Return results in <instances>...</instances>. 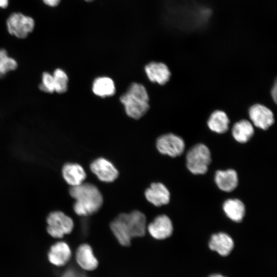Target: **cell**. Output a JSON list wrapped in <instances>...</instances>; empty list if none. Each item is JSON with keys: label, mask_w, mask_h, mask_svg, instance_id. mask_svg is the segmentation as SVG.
Returning a JSON list of instances; mask_svg holds the SVG:
<instances>
[{"label": "cell", "mask_w": 277, "mask_h": 277, "mask_svg": "<svg viewBox=\"0 0 277 277\" xmlns=\"http://www.w3.org/2000/svg\"><path fill=\"white\" fill-rule=\"evenodd\" d=\"M71 256V249L64 242H58L53 245L48 254L50 262L56 266H62L66 264Z\"/></svg>", "instance_id": "14"}, {"label": "cell", "mask_w": 277, "mask_h": 277, "mask_svg": "<svg viewBox=\"0 0 277 277\" xmlns=\"http://www.w3.org/2000/svg\"><path fill=\"white\" fill-rule=\"evenodd\" d=\"M209 277H225L222 275L219 274H214L210 275Z\"/></svg>", "instance_id": "29"}, {"label": "cell", "mask_w": 277, "mask_h": 277, "mask_svg": "<svg viewBox=\"0 0 277 277\" xmlns=\"http://www.w3.org/2000/svg\"><path fill=\"white\" fill-rule=\"evenodd\" d=\"M93 93L100 97L113 95L115 92L113 81L108 77L103 76L96 78L92 84Z\"/></svg>", "instance_id": "21"}, {"label": "cell", "mask_w": 277, "mask_h": 277, "mask_svg": "<svg viewBox=\"0 0 277 277\" xmlns=\"http://www.w3.org/2000/svg\"><path fill=\"white\" fill-rule=\"evenodd\" d=\"M150 234L155 239L164 240L171 236L173 232L171 221L166 215L156 216L147 227Z\"/></svg>", "instance_id": "10"}, {"label": "cell", "mask_w": 277, "mask_h": 277, "mask_svg": "<svg viewBox=\"0 0 277 277\" xmlns=\"http://www.w3.org/2000/svg\"><path fill=\"white\" fill-rule=\"evenodd\" d=\"M211 161L210 151L203 144L193 146L186 154L187 167L194 174L206 173Z\"/></svg>", "instance_id": "4"}, {"label": "cell", "mask_w": 277, "mask_h": 277, "mask_svg": "<svg viewBox=\"0 0 277 277\" xmlns=\"http://www.w3.org/2000/svg\"><path fill=\"white\" fill-rule=\"evenodd\" d=\"M149 80L160 85L165 84L170 79L171 72L167 66L161 62H152L145 67Z\"/></svg>", "instance_id": "13"}, {"label": "cell", "mask_w": 277, "mask_h": 277, "mask_svg": "<svg viewBox=\"0 0 277 277\" xmlns=\"http://www.w3.org/2000/svg\"><path fill=\"white\" fill-rule=\"evenodd\" d=\"M83 1L86 3H91L94 1L95 0H83Z\"/></svg>", "instance_id": "30"}, {"label": "cell", "mask_w": 277, "mask_h": 277, "mask_svg": "<svg viewBox=\"0 0 277 277\" xmlns=\"http://www.w3.org/2000/svg\"><path fill=\"white\" fill-rule=\"evenodd\" d=\"M277 86H276V82H275L274 84L271 89V94L272 96V97L274 101V102L276 103V89Z\"/></svg>", "instance_id": "27"}, {"label": "cell", "mask_w": 277, "mask_h": 277, "mask_svg": "<svg viewBox=\"0 0 277 277\" xmlns=\"http://www.w3.org/2000/svg\"><path fill=\"white\" fill-rule=\"evenodd\" d=\"M61 277H88L83 271L74 268H69L64 272Z\"/></svg>", "instance_id": "25"}, {"label": "cell", "mask_w": 277, "mask_h": 277, "mask_svg": "<svg viewBox=\"0 0 277 277\" xmlns=\"http://www.w3.org/2000/svg\"><path fill=\"white\" fill-rule=\"evenodd\" d=\"M146 217L141 211L121 213L110 223L111 230L120 244L124 246L130 244L135 237L143 236L146 228Z\"/></svg>", "instance_id": "1"}, {"label": "cell", "mask_w": 277, "mask_h": 277, "mask_svg": "<svg viewBox=\"0 0 277 277\" xmlns=\"http://www.w3.org/2000/svg\"><path fill=\"white\" fill-rule=\"evenodd\" d=\"M249 116L255 126L266 130L274 122L271 110L264 105L256 104L249 109Z\"/></svg>", "instance_id": "8"}, {"label": "cell", "mask_w": 277, "mask_h": 277, "mask_svg": "<svg viewBox=\"0 0 277 277\" xmlns=\"http://www.w3.org/2000/svg\"><path fill=\"white\" fill-rule=\"evenodd\" d=\"M145 195L148 202L159 207L167 204L170 201V194L167 187L162 183H153L147 188Z\"/></svg>", "instance_id": "12"}, {"label": "cell", "mask_w": 277, "mask_h": 277, "mask_svg": "<svg viewBox=\"0 0 277 277\" xmlns=\"http://www.w3.org/2000/svg\"><path fill=\"white\" fill-rule=\"evenodd\" d=\"M75 260L80 267L85 271H92L98 264L91 247L87 244H83L77 248Z\"/></svg>", "instance_id": "11"}, {"label": "cell", "mask_w": 277, "mask_h": 277, "mask_svg": "<svg viewBox=\"0 0 277 277\" xmlns=\"http://www.w3.org/2000/svg\"><path fill=\"white\" fill-rule=\"evenodd\" d=\"M215 182L220 189L231 192L236 188L238 184L237 173L233 169L218 170L215 173Z\"/></svg>", "instance_id": "16"}, {"label": "cell", "mask_w": 277, "mask_h": 277, "mask_svg": "<svg viewBox=\"0 0 277 277\" xmlns=\"http://www.w3.org/2000/svg\"><path fill=\"white\" fill-rule=\"evenodd\" d=\"M62 174L65 181L71 186L80 185L86 177L83 168L75 163L65 164L62 169Z\"/></svg>", "instance_id": "17"}, {"label": "cell", "mask_w": 277, "mask_h": 277, "mask_svg": "<svg viewBox=\"0 0 277 277\" xmlns=\"http://www.w3.org/2000/svg\"><path fill=\"white\" fill-rule=\"evenodd\" d=\"M233 247L234 242L232 239L224 232L213 234L209 242L210 249L222 256L229 255Z\"/></svg>", "instance_id": "15"}, {"label": "cell", "mask_w": 277, "mask_h": 277, "mask_svg": "<svg viewBox=\"0 0 277 277\" xmlns=\"http://www.w3.org/2000/svg\"><path fill=\"white\" fill-rule=\"evenodd\" d=\"M254 130L252 124L246 120L235 123L232 128V134L238 142L245 143L253 135Z\"/></svg>", "instance_id": "19"}, {"label": "cell", "mask_w": 277, "mask_h": 277, "mask_svg": "<svg viewBox=\"0 0 277 277\" xmlns=\"http://www.w3.org/2000/svg\"><path fill=\"white\" fill-rule=\"evenodd\" d=\"M44 3L51 7H55L58 5L61 0H43Z\"/></svg>", "instance_id": "26"}, {"label": "cell", "mask_w": 277, "mask_h": 277, "mask_svg": "<svg viewBox=\"0 0 277 277\" xmlns=\"http://www.w3.org/2000/svg\"><path fill=\"white\" fill-rule=\"evenodd\" d=\"M70 195L75 200L73 205L74 212L81 216H88L96 213L101 207L103 199L98 188L93 184L83 183L72 186Z\"/></svg>", "instance_id": "2"}, {"label": "cell", "mask_w": 277, "mask_h": 277, "mask_svg": "<svg viewBox=\"0 0 277 277\" xmlns=\"http://www.w3.org/2000/svg\"><path fill=\"white\" fill-rule=\"evenodd\" d=\"M47 222L48 233L56 238H61L65 234L70 233L74 226L72 220L61 211H54L50 213Z\"/></svg>", "instance_id": "5"}, {"label": "cell", "mask_w": 277, "mask_h": 277, "mask_svg": "<svg viewBox=\"0 0 277 277\" xmlns=\"http://www.w3.org/2000/svg\"><path fill=\"white\" fill-rule=\"evenodd\" d=\"M156 146L160 153L173 157L181 155L185 147L183 138L172 133L160 136L156 140Z\"/></svg>", "instance_id": "7"}, {"label": "cell", "mask_w": 277, "mask_h": 277, "mask_svg": "<svg viewBox=\"0 0 277 277\" xmlns=\"http://www.w3.org/2000/svg\"><path fill=\"white\" fill-rule=\"evenodd\" d=\"M91 171L101 181L112 182L118 175V172L114 165L108 160L100 157L90 164Z\"/></svg>", "instance_id": "9"}, {"label": "cell", "mask_w": 277, "mask_h": 277, "mask_svg": "<svg viewBox=\"0 0 277 277\" xmlns=\"http://www.w3.org/2000/svg\"><path fill=\"white\" fill-rule=\"evenodd\" d=\"M7 26L10 34L24 38L33 30L34 21L31 17L21 13H14L8 18Z\"/></svg>", "instance_id": "6"}, {"label": "cell", "mask_w": 277, "mask_h": 277, "mask_svg": "<svg viewBox=\"0 0 277 277\" xmlns=\"http://www.w3.org/2000/svg\"><path fill=\"white\" fill-rule=\"evenodd\" d=\"M229 119L222 110H215L210 115L207 121L209 128L217 133L226 132L229 129Z\"/></svg>", "instance_id": "20"}, {"label": "cell", "mask_w": 277, "mask_h": 277, "mask_svg": "<svg viewBox=\"0 0 277 277\" xmlns=\"http://www.w3.org/2000/svg\"><path fill=\"white\" fill-rule=\"evenodd\" d=\"M8 5V0H0V8H6Z\"/></svg>", "instance_id": "28"}, {"label": "cell", "mask_w": 277, "mask_h": 277, "mask_svg": "<svg viewBox=\"0 0 277 277\" xmlns=\"http://www.w3.org/2000/svg\"><path fill=\"white\" fill-rule=\"evenodd\" d=\"M54 91L58 93H63L68 89V77L64 70L61 68L56 69L52 73Z\"/></svg>", "instance_id": "23"}, {"label": "cell", "mask_w": 277, "mask_h": 277, "mask_svg": "<svg viewBox=\"0 0 277 277\" xmlns=\"http://www.w3.org/2000/svg\"><path fill=\"white\" fill-rule=\"evenodd\" d=\"M223 208L227 216L234 222H240L244 217L245 205L240 200H226L223 204Z\"/></svg>", "instance_id": "18"}, {"label": "cell", "mask_w": 277, "mask_h": 277, "mask_svg": "<svg viewBox=\"0 0 277 277\" xmlns=\"http://www.w3.org/2000/svg\"><path fill=\"white\" fill-rule=\"evenodd\" d=\"M128 116L139 119L149 108V96L145 87L142 84L132 83L125 93L120 97Z\"/></svg>", "instance_id": "3"}, {"label": "cell", "mask_w": 277, "mask_h": 277, "mask_svg": "<svg viewBox=\"0 0 277 277\" xmlns=\"http://www.w3.org/2000/svg\"><path fill=\"white\" fill-rule=\"evenodd\" d=\"M39 89L45 92L51 93L54 92V84L52 74L45 72L42 74V82L39 85Z\"/></svg>", "instance_id": "24"}, {"label": "cell", "mask_w": 277, "mask_h": 277, "mask_svg": "<svg viewBox=\"0 0 277 277\" xmlns=\"http://www.w3.org/2000/svg\"><path fill=\"white\" fill-rule=\"evenodd\" d=\"M17 67V62L9 56L5 49H0V78L4 76L8 72L15 70Z\"/></svg>", "instance_id": "22"}]
</instances>
